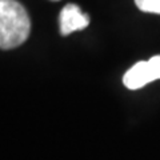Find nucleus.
Wrapping results in <instances>:
<instances>
[{
    "mask_svg": "<svg viewBox=\"0 0 160 160\" xmlns=\"http://www.w3.org/2000/svg\"><path fill=\"white\" fill-rule=\"evenodd\" d=\"M31 31V20L16 0H0V48L12 49L26 42Z\"/></svg>",
    "mask_w": 160,
    "mask_h": 160,
    "instance_id": "obj_1",
    "label": "nucleus"
},
{
    "mask_svg": "<svg viewBox=\"0 0 160 160\" xmlns=\"http://www.w3.org/2000/svg\"><path fill=\"white\" fill-rule=\"evenodd\" d=\"M89 18L76 4H67L60 13V32L64 36L88 27Z\"/></svg>",
    "mask_w": 160,
    "mask_h": 160,
    "instance_id": "obj_2",
    "label": "nucleus"
},
{
    "mask_svg": "<svg viewBox=\"0 0 160 160\" xmlns=\"http://www.w3.org/2000/svg\"><path fill=\"white\" fill-rule=\"evenodd\" d=\"M153 80L155 79L149 69L148 62H139L126 72L123 83L128 89H139Z\"/></svg>",
    "mask_w": 160,
    "mask_h": 160,
    "instance_id": "obj_3",
    "label": "nucleus"
},
{
    "mask_svg": "<svg viewBox=\"0 0 160 160\" xmlns=\"http://www.w3.org/2000/svg\"><path fill=\"white\" fill-rule=\"evenodd\" d=\"M135 3L140 11L160 15V0H135Z\"/></svg>",
    "mask_w": 160,
    "mask_h": 160,
    "instance_id": "obj_4",
    "label": "nucleus"
},
{
    "mask_svg": "<svg viewBox=\"0 0 160 160\" xmlns=\"http://www.w3.org/2000/svg\"><path fill=\"white\" fill-rule=\"evenodd\" d=\"M148 66H149V69H151V72H152L153 79L159 80L160 79V55H158V56H152L151 59H149Z\"/></svg>",
    "mask_w": 160,
    "mask_h": 160,
    "instance_id": "obj_5",
    "label": "nucleus"
},
{
    "mask_svg": "<svg viewBox=\"0 0 160 160\" xmlns=\"http://www.w3.org/2000/svg\"><path fill=\"white\" fill-rule=\"evenodd\" d=\"M52 2H58V0H52Z\"/></svg>",
    "mask_w": 160,
    "mask_h": 160,
    "instance_id": "obj_6",
    "label": "nucleus"
}]
</instances>
